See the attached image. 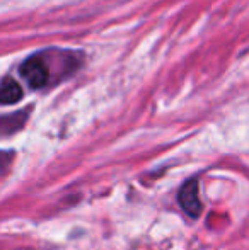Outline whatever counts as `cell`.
Wrapping results in <instances>:
<instances>
[{"instance_id":"6da1fadb","label":"cell","mask_w":249,"mask_h":250,"mask_svg":"<svg viewBox=\"0 0 249 250\" xmlns=\"http://www.w3.org/2000/svg\"><path fill=\"white\" fill-rule=\"evenodd\" d=\"M21 75L29 83V87L41 89L50 80V68L41 56H31L21 65Z\"/></svg>"},{"instance_id":"7a4b0ae2","label":"cell","mask_w":249,"mask_h":250,"mask_svg":"<svg viewBox=\"0 0 249 250\" xmlns=\"http://www.w3.org/2000/svg\"><path fill=\"white\" fill-rule=\"evenodd\" d=\"M180 203L188 214H191V216H198L200 214L202 201L198 198V181L196 179H191L183 186V189L180 192Z\"/></svg>"},{"instance_id":"3957f363","label":"cell","mask_w":249,"mask_h":250,"mask_svg":"<svg viewBox=\"0 0 249 250\" xmlns=\"http://www.w3.org/2000/svg\"><path fill=\"white\" fill-rule=\"evenodd\" d=\"M23 97V89L14 79H5L0 85V104H16Z\"/></svg>"}]
</instances>
